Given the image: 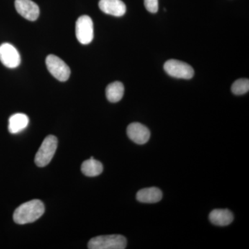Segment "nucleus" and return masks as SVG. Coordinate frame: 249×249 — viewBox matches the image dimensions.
<instances>
[{"mask_svg": "<svg viewBox=\"0 0 249 249\" xmlns=\"http://www.w3.org/2000/svg\"><path fill=\"white\" fill-rule=\"evenodd\" d=\"M127 134L129 139L138 145L146 143L150 137L149 129L139 123L129 124L127 128Z\"/></svg>", "mask_w": 249, "mask_h": 249, "instance_id": "obj_8", "label": "nucleus"}, {"mask_svg": "<svg viewBox=\"0 0 249 249\" xmlns=\"http://www.w3.org/2000/svg\"><path fill=\"white\" fill-rule=\"evenodd\" d=\"M124 94V86L121 82H114L106 88V96L109 102H119L122 99Z\"/></svg>", "mask_w": 249, "mask_h": 249, "instance_id": "obj_15", "label": "nucleus"}, {"mask_svg": "<svg viewBox=\"0 0 249 249\" xmlns=\"http://www.w3.org/2000/svg\"><path fill=\"white\" fill-rule=\"evenodd\" d=\"M29 117L22 113H17L10 117L9 130L11 134H18L22 132L29 124Z\"/></svg>", "mask_w": 249, "mask_h": 249, "instance_id": "obj_13", "label": "nucleus"}, {"mask_svg": "<svg viewBox=\"0 0 249 249\" xmlns=\"http://www.w3.org/2000/svg\"><path fill=\"white\" fill-rule=\"evenodd\" d=\"M164 70L169 76L182 79H191L195 74L191 65L178 60H169L164 64Z\"/></svg>", "mask_w": 249, "mask_h": 249, "instance_id": "obj_5", "label": "nucleus"}, {"mask_svg": "<svg viewBox=\"0 0 249 249\" xmlns=\"http://www.w3.org/2000/svg\"><path fill=\"white\" fill-rule=\"evenodd\" d=\"M249 80L247 78H242L234 82L231 87L232 92L235 95H243L248 92Z\"/></svg>", "mask_w": 249, "mask_h": 249, "instance_id": "obj_16", "label": "nucleus"}, {"mask_svg": "<svg viewBox=\"0 0 249 249\" xmlns=\"http://www.w3.org/2000/svg\"><path fill=\"white\" fill-rule=\"evenodd\" d=\"M15 6L18 14L29 21H35L40 15L38 6L31 0H16Z\"/></svg>", "mask_w": 249, "mask_h": 249, "instance_id": "obj_9", "label": "nucleus"}, {"mask_svg": "<svg viewBox=\"0 0 249 249\" xmlns=\"http://www.w3.org/2000/svg\"><path fill=\"white\" fill-rule=\"evenodd\" d=\"M100 9L105 14L121 17L126 12L125 4L121 0H100Z\"/></svg>", "mask_w": 249, "mask_h": 249, "instance_id": "obj_10", "label": "nucleus"}, {"mask_svg": "<svg viewBox=\"0 0 249 249\" xmlns=\"http://www.w3.org/2000/svg\"><path fill=\"white\" fill-rule=\"evenodd\" d=\"M77 40L82 45H89L93 39L92 19L88 16H80L76 23Z\"/></svg>", "mask_w": 249, "mask_h": 249, "instance_id": "obj_6", "label": "nucleus"}, {"mask_svg": "<svg viewBox=\"0 0 249 249\" xmlns=\"http://www.w3.org/2000/svg\"><path fill=\"white\" fill-rule=\"evenodd\" d=\"M233 214L228 209H214L209 214L212 224L219 227L229 225L233 221Z\"/></svg>", "mask_w": 249, "mask_h": 249, "instance_id": "obj_12", "label": "nucleus"}, {"mask_svg": "<svg viewBox=\"0 0 249 249\" xmlns=\"http://www.w3.org/2000/svg\"><path fill=\"white\" fill-rule=\"evenodd\" d=\"M82 173L88 177H96L103 171L102 163L91 157L89 160H85L81 165Z\"/></svg>", "mask_w": 249, "mask_h": 249, "instance_id": "obj_14", "label": "nucleus"}, {"mask_svg": "<svg viewBox=\"0 0 249 249\" xmlns=\"http://www.w3.org/2000/svg\"><path fill=\"white\" fill-rule=\"evenodd\" d=\"M144 5L147 11L156 14L159 10V0H144Z\"/></svg>", "mask_w": 249, "mask_h": 249, "instance_id": "obj_17", "label": "nucleus"}, {"mask_svg": "<svg viewBox=\"0 0 249 249\" xmlns=\"http://www.w3.org/2000/svg\"><path fill=\"white\" fill-rule=\"evenodd\" d=\"M58 147V139L53 135H49L40 145L35 157L36 164L38 167H45L50 163Z\"/></svg>", "mask_w": 249, "mask_h": 249, "instance_id": "obj_3", "label": "nucleus"}, {"mask_svg": "<svg viewBox=\"0 0 249 249\" xmlns=\"http://www.w3.org/2000/svg\"><path fill=\"white\" fill-rule=\"evenodd\" d=\"M45 205L38 199L24 203L17 208L14 214V222L18 224H26L36 222L45 213Z\"/></svg>", "mask_w": 249, "mask_h": 249, "instance_id": "obj_1", "label": "nucleus"}, {"mask_svg": "<svg viewBox=\"0 0 249 249\" xmlns=\"http://www.w3.org/2000/svg\"><path fill=\"white\" fill-rule=\"evenodd\" d=\"M163 194L158 188L151 187V188H143L137 193V199L142 203L147 204H154L159 202L162 199Z\"/></svg>", "mask_w": 249, "mask_h": 249, "instance_id": "obj_11", "label": "nucleus"}, {"mask_svg": "<svg viewBox=\"0 0 249 249\" xmlns=\"http://www.w3.org/2000/svg\"><path fill=\"white\" fill-rule=\"evenodd\" d=\"M0 61L8 68H16L20 64V55L14 46L4 43L0 45Z\"/></svg>", "mask_w": 249, "mask_h": 249, "instance_id": "obj_7", "label": "nucleus"}, {"mask_svg": "<svg viewBox=\"0 0 249 249\" xmlns=\"http://www.w3.org/2000/svg\"><path fill=\"white\" fill-rule=\"evenodd\" d=\"M46 65L51 74L61 82L67 81L71 74L68 65L59 57L49 55L46 58Z\"/></svg>", "mask_w": 249, "mask_h": 249, "instance_id": "obj_4", "label": "nucleus"}, {"mask_svg": "<svg viewBox=\"0 0 249 249\" xmlns=\"http://www.w3.org/2000/svg\"><path fill=\"white\" fill-rule=\"evenodd\" d=\"M127 240L121 235H101L93 237L88 243L89 249H124Z\"/></svg>", "mask_w": 249, "mask_h": 249, "instance_id": "obj_2", "label": "nucleus"}]
</instances>
